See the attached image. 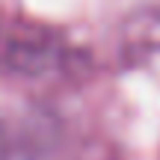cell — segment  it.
I'll use <instances>...</instances> for the list:
<instances>
[{
  "label": "cell",
  "mask_w": 160,
  "mask_h": 160,
  "mask_svg": "<svg viewBox=\"0 0 160 160\" xmlns=\"http://www.w3.org/2000/svg\"><path fill=\"white\" fill-rule=\"evenodd\" d=\"M59 59V42L51 30L0 18V68L18 74L48 71Z\"/></svg>",
  "instance_id": "cell-1"
}]
</instances>
